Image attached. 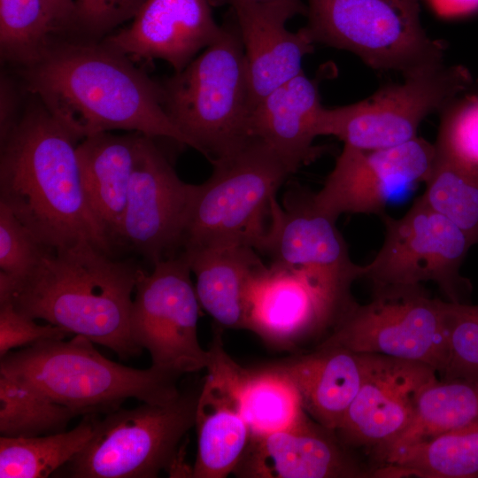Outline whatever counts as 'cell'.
Instances as JSON below:
<instances>
[{"instance_id": "cell-1", "label": "cell", "mask_w": 478, "mask_h": 478, "mask_svg": "<svg viewBox=\"0 0 478 478\" xmlns=\"http://www.w3.org/2000/svg\"><path fill=\"white\" fill-rule=\"evenodd\" d=\"M23 76L45 109L80 141L124 129L194 149L166 112L162 85L103 42L50 44L25 66Z\"/></svg>"}, {"instance_id": "cell-2", "label": "cell", "mask_w": 478, "mask_h": 478, "mask_svg": "<svg viewBox=\"0 0 478 478\" xmlns=\"http://www.w3.org/2000/svg\"><path fill=\"white\" fill-rule=\"evenodd\" d=\"M80 140L42 104L1 140L0 202L50 250L111 243L88 204L78 163Z\"/></svg>"}, {"instance_id": "cell-3", "label": "cell", "mask_w": 478, "mask_h": 478, "mask_svg": "<svg viewBox=\"0 0 478 478\" xmlns=\"http://www.w3.org/2000/svg\"><path fill=\"white\" fill-rule=\"evenodd\" d=\"M142 271L130 261L112 259L88 242L46 249L26 276L0 283V300L127 359L142 352L129 330L132 295Z\"/></svg>"}, {"instance_id": "cell-4", "label": "cell", "mask_w": 478, "mask_h": 478, "mask_svg": "<svg viewBox=\"0 0 478 478\" xmlns=\"http://www.w3.org/2000/svg\"><path fill=\"white\" fill-rule=\"evenodd\" d=\"M0 374L14 379L78 415L108 413L129 398L166 404L181 393V374L137 369L106 358L89 339L45 340L1 358Z\"/></svg>"}, {"instance_id": "cell-5", "label": "cell", "mask_w": 478, "mask_h": 478, "mask_svg": "<svg viewBox=\"0 0 478 478\" xmlns=\"http://www.w3.org/2000/svg\"><path fill=\"white\" fill-rule=\"evenodd\" d=\"M211 162L212 175L196 186L181 250L244 245L258 251L276 193L294 170L253 136Z\"/></svg>"}, {"instance_id": "cell-6", "label": "cell", "mask_w": 478, "mask_h": 478, "mask_svg": "<svg viewBox=\"0 0 478 478\" xmlns=\"http://www.w3.org/2000/svg\"><path fill=\"white\" fill-rule=\"evenodd\" d=\"M162 89L168 116L210 161L250 137L249 81L236 23L221 26L216 40Z\"/></svg>"}, {"instance_id": "cell-7", "label": "cell", "mask_w": 478, "mask_h": 478, "mask_svg": "<svg viewBox=\"0 0 478 478\" xmlns=\"http://www.w3.org/2000/svg\"><path fill=\"white\" fill-rule=\"evenodd\" d=\"M201 388L181 391L166 404L117 409L96 420L86 446L64 466L74 478L190 477L182 440L195 427Z\"/></svg>"}, {"instance_id": "cell-8", "label": "cell", "mask_w": 478, "mask_h": 478, "mask_svg": "<svg viewBox=\"0 0 478 478\" xmlns=\"http://www.w3.org/2000/svg\"><path fill=\"white\" fill-rule=\"evenodd\" d=\"M312 41L351 51L370 67L404 74L443 62L444 45L429 38L420 0H308Z\"/></svg>"}, {"instance_id": "cell-9", "label": "cell", "mask_w": 478, "mask_h": 478, "mask_svg": "<svg viewBox=\"0 0 478 478\" xmlns=\"http://www.w3.org/2000/svg\"><path fill=\"white\" fill-rule=\"evenodd\" d=\"M374 288L368 303L352 300L343 309L320 343L424 363L441 375L448 361L447 301L421 285Z\"/></svg>"}, {"instance_id": "cell-10", "label": "cell", "mask_w": 478, "mask_h": 478, "mask_svg": "<svg viewBox=\"0 0 478 478\" xmlns=\"http://www.w3.org/2000/svg\"><path fill=\"white\" fill-rule=\"evenodd\" d=\"M405 75V81L387 86L355 104L322 107L317 135H332L344 145L374 150L397 146L417 137L422 120L448 108L472 85L462 66L431 64Z\"/></svg>"}, {"instance_id": "cell-11", "label": "cell", "mask_w": 478, "mask_h": 478, "mask_svg": "<svg viewBox=\"0 0 478 478\" xmlns=\"http://www.w3.org/2000/svg\"><path fill=\"white\" fill-rule=\"evenodd\" d=\"M384 241L374 259L362 266V278L374 287L436 283L448 301L466 303L469 281L461 265L473 245L448 219L419 197L400 218L382 214Z\"/></svg>"}, {"instance_id": "cell-12", "label": "cell", "mask_w": 478, "mask_h": 478, "mask_svg": "<svg viewBox=\"0 0 478 478\" xmlns=\"http://www.w3.org/2000/svg\"><path fill=\"white\" fill-rule=\"evenodd\" d=\"M142 271L135 289L129 330L135 343L150 353L151 366L181 374L205 369L209 350L199 343L200 312L191 270L184 254L155 262Z\"/></svg>"}, {"instance_id": "cell-13", "label": "cell", "mask_w": 478, "mask_h": 478, "mask_svg": "<svg viewBox=\"0 0 478 478\" xmlns=\"http://www.w3.org/2000/svg\"><path fill=\"white\" fill-rule=\"evenodd\" d=\"M352 300L303 269L262 263L248 282L245 329L275 348L295 349L328 333Z\"/></svg>"}, {"instance_id": "cell-14", "label": "cell", "mask_w": 478, "mask_h": 478, "mask_svg": "<svg viewBox=\"0 0 478 478\" xmlns=\"http://www.w3.org/2000/svg\"><path fill=\"white\" fill-rule=\"evenodd\" d=\"M436 158L435 144L418 136L374 150L343 145L313 203L335 220L343 213L382 215L391 200L427 181Z\"/></svg>"}, {"instance_id": "cell-15", "label": "cell", "mask_w": 478, "mask_h": 478, "mask_svg": "<svg viewBox=\"0 0 478 478\" xmlns=\"http://www.w3.org/2000/svg\"><path fill=\"white\" fill-rule=\"evenodd\" d=\"M181 181L152 137L142 135L116 241L152 265L181 250L196 191Z\"/></svg>"}, {"instance_id": "cell-16", "label": "cell", "mask_w": 478, "mask_h": 478, "mask_svg": "<svg viewBox=\"0 0 478 478\" xmlns=\"http://www.w3.org/2000/svg\"><path fill=\"white\" fill-rule=\"evenodd\" d=\"M335 221L315 206L312 194L293 189L282 205L273 201L258 252L270 264L303 269L339 296L351 297V285L362 278V266L351 261Z\"/></svg>"}, {"instance_id": "cell-17", "label": "cell", "mask_w": 478, "mask_h": 478, "mask_svg": "<svg viewBox=\"0 0 478 478\" xmlns=\"http://www.w3.org/2000/svg\"><path fill=\"white\" fill-rule=\"evenodd\" d=\"M360 389L335 433L350 448H366L381 462L412 420L422 389L439 378L432 366L365 354Z\"/></svg>"}, {"instance_id": "cell-18", "label": "cell", "mask_w": 478, "mask_h": 478, "mask_svg": "<svg viewBox=\"0 0 478 478\" xmlns=\"http://www.w3.org/2000/svg\"><path fill=\"white\" fill-rule=\"evenodd\" d=\"M221 331L216 327L197 401V451L190 471L193 478H225L233 474L251 439L238 396L243 367L225 351Z\"/></svg>"}, {"instance_id": "cell-19", "label": "cell", "mask_w": 478, "mask_h": 478, "mask_svg": "<svg viewBox=\"0 0 478 478\" xmlns=\"http://www.w3.org/2000/svg\"><path fill=\"white\" fill-rule=\"evenodd\" d=\"M351 448L305 413L289 428L251 436L233 474L243 478H355L368 472Z\"/></svg>"}, {"instance_id": "cell-20", "label": "cell", "mask_w": 478, "mask_h": 478, "mask_svg": "<svg viewBox=\"0 0 478 478\" xmlns=\"http://www.w3.org/2000/svg\"><path fill=\"white\" fill-rule=\"evenodd\" d=\"M211 0H145L129 26L103 43L130 59H162L175 72L219 36Z\"/></svg>"}, {"instance_id": "cell-21", "label": "cell", "mask_w": 478, "mask_h": 478, "mask_svg": "<svg viewBox=\"0 0 478 478\" xmlns=\"http://www.w3.org/2000/svg\"><path fill=\"white\" fill-rule=\"evenodd\" d=\"M322 107L318 81L303 71L251 111L248 135L266 143L296 172L320 154L313 140Z\"/></svg>"}, {"instance_id": "cell-22", "label": "cell", "mask_w": 478, "mask_h": 478, "mask_svg": "<svg viewBox=\"0 0 478 478\" xmlns=\"http://www.w3.org/2000/svg\"><path fill=\"white\" fill-rule=\"evenodd\" d=\"M365 354L319 343L311 352L274 364L295 384L305 412L336 431L363 382Z\"/></svg>"}, {"instance_id": "cell-23", "label": "cell", "mask_w": 478, "mask_h": 478, "mask_svg": "<svg viewBox=\"0 0 478 478\" xmlns=\"http://www.w3.org/2000/svg\"><path fill=\"white\" fill-rule=\"evenodd\" d=\"M232 9L244 50L251 111L270 92L303 72V59L313 51L314 42L305 27L290 32L285 21L253 8Z\"/></svg>"}, {"instance_id": "cell-24", "label": "cell", "mask_w": 478, "mask_h": 478, "mask_svg": "<svg viewBox=\"0 0 478 478\" xmlns=\"http://www.w3.org/2000/svg\"><path fill=\"white\" fill-rule=\"evenodd\" d=\"M142 135L103 132L85 137L76 147L88 204L111 244L116 241L127 205Z\"/></svg>"}, {"instance_id": "cell-25", "label": "cell", "mask_w": 478, "mask_h": 478, "mask_svg": "<svg viewBox=\"0 0 478 478\" xmlns=\"http://www.w3.org/2000/svg\"><path fill=\"white\" fill-rule=\"evenodd\" d=\"M191 273L201 307L223 329H245L246 290L253 271L263 263L244 245L187 247L181 251Z\"/></svg>"}, {"instance_id": "cell-26", "label": "cell", "mask_w": 478, "mask_h": 478, "mask_svg": "<svg viewBox=\"0 0 478 478\" xmlns=\"http://www.w3.org/2000/svg\"><path fill=\"white\" fill-rule=\"evenodd\" d=\"M375 477H478V422L416 442L388 459Z\"/></svg>"}, {"instance_id": "cell-27", "label": "cell", "mask_w": 478, "mask_h": 478, "mask_svg": "<svg viewBox=\"0 0 478 478\" xmlns=\"http://www.w3.org/2000/svg\"><path fill=\"white\" fill-rule=\"evenodd\" d=\"M475 422L478 380L437 378L422 389L411 422L380 463L416 442Z\"/></svg>"}, {"instance_id": "cell-28", "label": "cell", "mask_w": 478, "mask_h": 478, "mask_svg": "<svg viewBox=\"0 0 478 478\" xmlns=\"http://www.w3.org/2000/svg\"><path fill=\"white\" fill-rule=\"evenodd\" d=\"M96 414L73 429L32 437H0L1 478H45L79 453L95 433Z\"/></svg>"}, {"instance_id": "cell-29", "label": "cell", "mask_w": 478, "mask_h": 478, "mask_svg": "<svg viewBox=\"0 0 478 478\" xmlns=\"http://www.w3.org/2000/svg\"><path fill=\"white\" fill-rule=\"evenodd\" d=\"M238 396L251 436L283 430L306 413L295 384L274 366L253 371L243 367Z\"/></svg>"}, {"instance_id": "cell-30", "label": "cell", "mask_w": 478, "mask_h": 478, "mask_svg": "<svg viewBox=\"0 0 478 478\" xmlns=\"http://www.w3.org/2000/svg\"><path fill=\"white\" fill-rule=\"evenodd\" d=\"M425 184L421 201L477 243L478 168L436 152Z\"/></svg>"}, {"instance_id": "cell-31", "label": "cell", "mask_w": 478, "mask_h": 478, "mask_svg": "<svg viewBox=\"0 0 478 478\" xmlns=\"http://www.w3.org/2000/svg\"><path fill=\"white\" fill-rule=\"evenodd\" d=\"M76 414L34 389L0 374V434L32 437L65 431Z\"/></svg>"}, {"instance_id": "cell-32", "label": "cell", "mask_w": 478, "mask_h": 478, "mask_svg": "<svg viewBox=\"0 0 478 478\" xmlns=\"http://www.w3.org/2000/svg\"><path fill=\"white\" fill-rule=\"evenodd\" d=\"M56 30L43 0H0V44L2 54L24 66L50 47Z\"/></svg>"}, {"instance_id": "cell-33", "label": "cell", "mask_w": 478, "mask_h": 478, "mask_svg": "<svg viewBox=\"0 0 478 478\" xmlns=\"http://www.w3.org/2000/svg\"><path fill=\"white\" fill-rule=\"evenodd\" d=\"M448 361L442 379L478 380V305L446 302Z\"/></svg>"}, {"instance_id": "cell-34", "label": "cell", "mask_w": 478, "mask_h": 478, "mask_svg": "<svg viewBox=\"0 0 478 478\" xmlns=\"http://www.w3.org/2000/svg\"><path fill=\"white\" fill-rule=\"evenodd\" d=\"M46 249L0 202V283L13 282L26 276Z\"/></svg>"}, {"instance_id": "cell-35", "label": "cell", "mask_w": 478, "mask_h": 478, "mask_svg": "<svg viewBox=\"0 0 478 478\" xmlns=\"http://www.w3.org/2000/svg\"><path fill=\"white\" fill-rule=\"evenodd\" d=\"M435 146L437 153L478 168V97L444 110Z\"/></svg>"}, {"instance_id": "cell-36", "label": "cell", "mask_w": 478, "mask_h": 478, "mask_svg": "<svg viewBox=\"0 0 478 478\" xmlns=\"http://www.w3.org/2000/svg\"><path fill=\"white\" fill-rule=\"evenodd\" d=\"M66 330L35 320L18 312L8 300H0V357L17 348H25L45 340L65 339Z\"/></svg>"}, {"instance_id": "cell-37", "label": "cell", "mask_w": 478, "mask_h": 478, "mask_svg": "<svg viewBox=\"0 0 478 478\" xmlns=\"http://www.w3.org/2000/svg\"><path fill=\"white\" fill-rule=\"evenodd\" d=\"M145 0H74L70 27L101 35L134 18Z\"/></svg>"}, {"instance_id": "cell-38", "label": "cell", "mask_w": 478, "mask_h": 478, "mask_svg": "<svg viewBox=\"0 0 478 478\" xmlns=\"http://www.w3.org/2000/svg\"><path fill=\"white\" fill-rule=\"evenodd\" d=\"M232 6L253 8L287 22L297 15H306L307 6L301 0H225Z\"/></svg>"}, {"instance_id": "cell-39", "label": "cell", "mask_w": 478, "mask_h": 478, "mask_svg": "<svg viewBox=\"0 0 478 478\" xmlns=\"http://www.w3.org/2000/svg\"><path fill=\"white\" fill-rule=\"evenodd\" d=\"M433 12L444 19L459 18L478 12V0H427Z\"/></svg>"}, {"instance_id": "cell-40", "label": "cell", "mask_w": 478, "mask_h": 478, "mask_svg": "<svg viewBox=\"0 0 478 478\" xmlns=\"http://www.w3.org/2000/svg\"><path fill=\"white\" fill-rule=\"evenodd\" d=\"M14 94L6 81L1 82V120L0 135L1 140L15 127L19 119L15 117Z\"/></svg>"}, {"instance_id": "cell-41", "label": "cell", "mask_w": 478, "mask_h": 478, "mask_svg": "<svg viewBox=\"0 0 478 478\" xmlns=\"http://www.w3.org/2000/svg\"><path fill=\"white\" fill-rule=\"evenodd\" d=\"M56 29L70 27L74 0H43Z\"/></svg>"}]
</instances>
